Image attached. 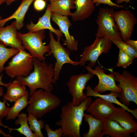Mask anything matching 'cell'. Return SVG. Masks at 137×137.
Returning <instances> with one entry per match:
<instances>
[{
  "label": "cell",
  "mask_w": 137,
  "mask_h": 137,
  "mask_svg": "<svg viewBox=\"0 0 137 137\" xmlns=\"http://www.w3.org/2000/svg\"><path fill=\"white\" fill-rule=\"evenodd\" d=\"M16 0H6V2L8 5H10L12 3Z\"/></svg>",
  "instance_id": "39"
},
{
  "label": "cell",
  "mask_w": 137,
  "mask_h": 137,
  "mask_svg": "<svg viewBox=\"0 0 137 137\" xmlns=\"http://www.w3.org/2000/svg\"><path fill=\"white\" fill-rule=\"evenodd\" d=\"M2 123L1 121H0V126H1V124ZM0 134L2 135L4 137H12V136H11L10 134H7L5 133L0 128Z\"/></svg>",
  "instance_id": "37"
},
{
  "label": "cell",
  "mask_w": 137,
  "mask_h": 137,
  "mask_svg": "<svg viewBox=\"0 0 137 137\" xmlns=\"http://www.w3.org/2000/svg\"><path fill=\"white\" fill-rule=\"evenodd\" d=\"M112 43L132 58L134 59L137 57V49L127 44L122 41L113 40Z\"/></svg>",
  "instance_id": "29"
},
{
  "label": "cell",
  "mask_w": 137,
  "mask_h": 137,
  "mask_svg": "<svg viewBox=\"0 0 137 137\" xmlns=\"http://www.w3.org/2000/svg\"><path fill=\"white\" fill-rule=\"evenodd\" d=\"M33 62L32 72L26 77H17L15 79L28 87L30 96L37 89L52 92L54 89L53 65L52 63L48 64L45 61H41L35 58H33Z\"/></svg>",
  "instance_id": "2"
},
{
  "label": "cell",
  "mask_w": 137,
  "mask_h": 137,
  "mask_svg": "<svg viewBox=\"0 0 137 137\" xmlns=\"http://www.w3.org/2000/svg\"><path fill=\"white\" fill-rule=\"evenodd\" d=\"M112 41L106 37H96L93 43L90 45L84 47L83 51L81 55V58L79 64L84 65L87 61L89 62L91 67L95 66L99 57L102 53H108L111 49Z\"/></svg>",
  "instance_id": "9"
},
{
  "label": "cell",
  "mask_w": 137,
  "mask_h": 137,
  "mask_svg": "<svg viewBox=\"0 0 137 137\" xmlns=\"http://www.w3.org/2000/svg\"><path fill=\"white\" fill-rule=\"evenodd\" d=\"M6 0H0V4L4 2H6Z\"/></svg>",
  "instance_id": "40"
},
{
  "label": "cell",
  "mask_w": 137,
  "mask_h": 137,
  "mask_svg": "<svg viewBox=\"0 0 137 137\" xmlns=\"http://www.w3.org/2000/svg\"><path fill=\"white\" fill-rule=\"evenodd\" d=\"M84 120L88 123L89 129L88 132L83 134V137H102V133L104 121L93 117L91 114L84 113Z\"/></svg>",
  "instance_id": "22"
},
{
  "label": "cell",
  "mask_w": 137,
  "mask_h": 137,
  "mask_svg": "<svg viewBox=\"0 0 137 137\" xmlns=\"http://www.w3.org/2000/svg\"><path fill=\"white\" fill-rule=\"evenodd\" d=\"M114 18L123 41L130 39L137 19L130 10L115 11Z\"/></svg>",
  "instance_id": "12"
},
{
  "label": "cell",
  "mask_w": 137,
  "mask_h": 137,
  "mask_svg": "<svg viewBox=\"0 0 137 137\" xmlns=\"http://www.w3.org/2000/svg\"><path fill=\"white\" fill-rule=\"evenodd\" d=\"M45 0V1H55V0Z\"/></svg>",
  "instance_id": "41"
},
{
  "label": "cell",
  "mask_w": 137,
  "mask_h": 137,
  "mask_svg": "<svg viewBox=\"0 0 137 137\" xmlns=\"http://www.w3.org/2000/svg\"><path fill=\"white\" fill-rule=\"evenodd\" d=\"M7 92L4 99L10 102H15L23 95L28 94L26 86L21 84L17 80H14L6 88Z\"/></svg>",
  "instance_id": "23"
},
{
  "label": "cell",
  "mask_w": 137,
  "mask_h": 137,
  "mask_svg": "<svg viewBox=\"0 0 137 137\" xmlns=\"http://www.w3.org/2000/svg\"><path fill=\"white\" fill-rule=\"evenodd\" d=\"M33 67V57L25 50H20L12 58L8 65L4 67L6 74L13 78L18 76L25 77Z\"/></svg>",
  "instance_id": "8"
},
{
  "label": "cell",
  "mask_w": 137,
  "mask_h": 137,
  "mask_svg": "<svg viewBox=\"0 0 137 137\" xmlns=\"http://www.w3.org/2000/svg\"><path fill=\"white\" fill-rule=\"evenodd\" d=\"M46 5V1L44 0H35L34 2V8L37 11L43 10L45 8Z\"/></svg>",
  "instance_id": "34"
},
{
  "label": "cell",
  "mask_w": 137,
  "mask_h": 137,
  "mask_svg": "<svg viewBox=\"0 0 137 137\" xmlns=\"http://www.w3.org/2000/svg\"><path fill=\"white\" fill-rule=\"evenodd\" d=\"M115 106L113 103L99 97L91 102L86 110L95 118L104 121L109 118Z\"/></svg>",
  "instance_id": "15"
},
{
  "label": "cell",
  "mask_w": 137,
  "mask_h": 137,
  "mask_svg": "<svg viewBox=\"0 0 137 137\" xmlns=\"http://www.w3.org/2000/svg\"><path fill=\"white\" fill-rule=\"evenodd\" d=\"M51 18L52 20L58 26L60 30L65 36V40H63V45H66L70 50L77 51L78 41L75 40L73 36L70 34L69 28L72 24L68 16L52 13Z\"/></svg>",
  "instance_id": "14"
},
{
  "label": "cell",
  "mask_w": 137,
  "mask_h": 137,
  "mask_svg": "<svg viewBox=\"0 0 137 137\" xmlns=\"http://www.w3.org/2000/svg\"><path fill=\"white\" fill-rule=\"evenodd\" d=\"M30 96L27 111L37 118H41L47 113L56 109L61 102L58 97L42 89L36 90Z\"/></svg>",
  "instance_id": "3"
},
{
  "label": "cell",
  "mask_w": 137,
  "mask_h": 137,
  "mask_svg": "<svg viewBox=\"0 0 137 137\" xmlns=\"http://www.w3.org/2000/svg\"><path fill=\"white\" fill-rule=\"evenodd\" d=\"M29 95L26 94L14 102V105L10 108L6 116L7 120H14L21 111L28 105Z\"/></svg>",
  "instance_id": "26"
},
{
  "label": "cell",
  "mask_w": 137,
  "mask_h": 137,
  "mask_svg": "<svg viewBox=\"0 0 137 137\" xmlns=\"http://www.w3.org/2000/svg\"><path fill=\"white\" fill-rule=\"evenodd\" d=\"M18 118L15 121V125H20V127L17 128H9L3 124L2 126L8 128L10 134L13 130L18 131L21 134H22L26 137H37L36 135L33 133L30 129L28 123L27 115L24 113H20L18 116Z\"/></svg>",
  "instance_id": "25"
},
{
  "label": "cell",
  "mask_w": 137,
  "mask_h": 137,
  "mask_svg": "<svg viewBox=\"0 0 137 137\" xmlns=\"http://www.w3.org/2000/svg\"><path fill=\"white\" fill-rule=\"evenodd\" d=\"M74 4L76 10L70 15L74 21L88 18L95 9L92 0H75Z\"/></svg>",
  "instance_id": "18"
},
{
  "label": "cell",
  "mask_w": 137,
  "mask_h": 137,
  "mask_svg": "<svg viewBox=\"0 0 137 137\" xmlns=\"http://www.w3.org/2000/svg\"><path fill=\"white\" fill-rule=\"evenodd\" d=\"M4 95L3 88L2 86H0V97ZM4 99L3 102L1 101L0 100V121H2L3 118L6 116L10 108L6 106V100Z\"/></svg>",
  "instance_id": "31"
},
{
  "label": "cell",
  "mask_w": 137,
  "mask_h": 137,
  "mask_svg": "<svg viewBox=\"0 0 137 137\" xmlns=\"http://www.w3.org/2000/svg\"><path fill=\"white\" fill-rule=\"evenodd\" d=\"M85 68L98 77L99 81L98 84L93 89L98 93H102L107 91H113L120 93L122 90L116 84L115 75L112 70H111L109 74L105 73V70L100 65L95 67L93 69L89 65Z\"/></svg>",
  "instance_id": "11"
},
{
  "label": "cell",
  "mask_w": 137,
  "mask_h": 137,
  "mask_svg": "<svg viewBox=\"0 0 137 137\" xmlns=\"http://www.w3.org/2000/svg\"><path fill=\"white\" fill-rule=\"evenodd\" d=\"M52 13L48 5L44 14L39 18L37 23L34 24L32 21H31L30 24L26 25V27L29 32H35L47 29L54 33L57 38H61L63 36V34L60 30L54 28L51 25L50 20Z\"/></svg>",
  "instance_id": "17"
},
{
  "label": "cell",
  "mask_w": 137,
  "mask_h": 137,
  "mask_svg": "<svg viewBox=\"0 0 137 137\" xmlns=\"http://www.w3.org/2000/svg\"><path fill=\"white\" fill-rule=\"evenodd\" d=\"M75 0H56L48 4L52 13L67 16H70L71 10L75 8Z\"/></svg>",
  "instance_id": "24"
},
{
  "label": "cell",
  "mask_w": 137,
  "mask_h": 137,
  "mask_svg": "<svg viewBox=\"0 0 137 137\" xmlns=\"http://www.w3.org/2000/svg\"><path fill=\"white\" fill-rule=\"evenodd\" d=\"M85 89L86 90L85 94L87 97H98L111 103L116 104L125 109L129 112L131 113L135 118L137 119V108L134 110L131 109L119 101L117 97H118L119 93L111 91L110 93L108 94H102L93 91L92 87L89 85L85 87Z\"/></svg>",
  "instance_id": "19"
},
{
  "label": "cell",
  "mask_w": 137,
  "mask_h": 137,
  "mask_svg": "<svg viewBox=\"0 0 137 137\" xmlns=\"http://www.w3.org/2000/svg\"><path fill=\"white\" fill-rule=\"evenodd\" d=\"M2 17H1V15H0V20H1V19H2Z\"/></svg>",
  "instance_id": "42"
},
{
  "label": "cell",
  "mask_w": 137,
  "mask_h": 137,
  "mask_svg": "<svg viewBox=\"0 0 137 137\" xmlns=\"http://www.w3.org/2000/svg\"><path fill=\"white\" fill-rule=\"evenodd\" d=\"M102 134L111 137H131L130 133L116 122L110 119L104 121Z\"/></svg>",
  "instance_id": "21"
},
{
  "label": "cell",
  "mask_w": 137,
  "mask_h": 137,
  "mask_svg": "<svg viewBox=\"0 0 137 137\" xmlns=\"http://www.w3.org/2000/svg\"><path fill=\"white\" fill-rule=\"evenodd\" d=\"M94 75L88 71L86 74L81 73L70 77L67 83L68 91L72 97V102L74 106H78L87 97L83 92L88 82L91 79Z\"/></svg>",
  "instance_id": "10"
},
{
  "label": "cell",
  "mask_w": 137,
  "mask_h": 137,
  "mask_svg": "<svg viewBox=\"0 0 137 137\" xmlns=\"http://www.w3.org/2000/svg\"><path fill=\"white\" fill-rule=\"evenodd\" d=\"M44 128L48 137H61L63 136V132L62 128L60 127L54 130H52L49 125L46 124L45 125Z\"/></svg>",
  "instance_id": "32"
},
{
  "label": "cell",
  "mask_w": 137,
  "mask_h": 137,
  "mask_svg": "<svg viewBox=\"0 0 137 137\" xmlns=\"http://www.w3.org/2000/svg\"><path fill=\"white\" fill-rule=\"evenodd\" d=\"M3 76V75L2 73L0 75V85L4 86L7 88L10 84L11 82V81L8 83H4L2 81V79Z\"/></svg>",
  "instance_id": "36"
},
{
  "label": "cell",
  "mask_w": 137,
  "mask_h": 137,
  "mask_svg": "<svg viewBox=\"0 0 137 137\" xmlns=\"http://www.w3.org/2000/svg\"><path fill=\"white\" fill-rule=\"evenodd\" d=\"M28 122L30 129L33 131L37 137H44L42 129L44 127V122L41 119L38 120L37 118L31 113H28Z\"/></svg>",
  "instance_id": "27"
},
{
  "label": "cell",
  "mask_w": 137,
  "mask_h": 137,
  "mask_svg": "<svg viewBox=\"0 0 137 137\" xmlns=\"http://www.w3.org/2000/svg\"><path fill=\"white\" fill-rule=\"evenodd\" d=\"M115 11L108 7L100 8L96 19L98 25L96 37H106L111 41H123L114 20Z\"/></svg>",
  "instance_id": "4"
},
{
  "label": "cell",
  "mask_w": 137,
  "mask_h": 137,
  "mask_svg": "<svg viewBox=\"0 0 137 137\" xmlns=\"http://www.w3.org/2000/svg\"><path fill=\"white\" fill-rule=\"evenodd\" d=\"M34 0H23L15 11L11 16L0 20V27H2L6 23L12 19H15L17 30L21 29L24 25L26 13L29 6Z\"/></svg>",
  "instance_id": "20"
},
{
  "label": "cell",
  "mask_w": 137,
  "mask_h": 137,
  "mask_svg": "<svg viewBox=\"0 0 137 137\" xmlns=\"http://www.w3.org/2000/svg\"><path fill=\"white\" fill-rule=\"evenodd\" d=\"M119 49L118 61L116 66H122L125 68L131 64L134 59L127 54L122 50Z\"/></svg>",
  "instance_id": "30"
},
{
  "label": "cell",
  "mask_w": 137,
  "mask_h": 137,
  "mask_svg": "<svg viewBox=\"0 0 137 137\" xmlns=\"http://www.w3.org/2000/svg\"><path fill=\"white\" fill-rule=\"evenodd\" d=\"M109 119L116 122L130 134L134 133L137 136V123L133 117L123 108L115 106Z\"/></svg>",
  "instance_id": "16"
},
{
  "label": "cell",
  "mask_w": 137,
  "mask_h": 137,
  "mask_svg": "<svg viewBox=\"0 0 137 137\" xmlns=\"http://www.w3.org/2000/svg\"><path fill=\"white\" fill-rule=\"evenodd\" d=\"M52 33L49 31L50 41L48 45L50 52L46 56H49L52 54L56 60L54 68L53 81L54 84L59 79L60 71L64 64L68 63L76 66L79 64V62L71 59L69 57L71 52L61 45L60 38H57V40H56Z\"/></svg>",
  "instance_id": "7"
},
{
  "label": "cell",
  "mask_w": 137,
  "mask_h": 137,
  "mask_svg": "<svg viewBox=\"0 0 137 137\" xmlns=\"http://www.w3.org/2000/svg\"><path fill=\"white\" fill-rule=\"evenodd\" d=\"M18 34L25 49L29 51L33 58L41 61H45L44 55L49 53L50 50L49 46L45 45L43 42L45 37L44 30L25 33L19 32Z\"/></svg>",
  "instance_id": "6"
},
{
  "label": "cell",
  "mask_w": 137,
  "mask_h": 137,
  "mask_svg": "<svg viewBox=\"0 0 137 137\" xmlns=\"http://www.w3.org/2000/svg\"><path fill=\"white\" fill-rule=\"evenodd\" d=\"M93 4H95L96 6H98L101 4L108 5L114 8H124L125 5H120L113 2L111 0H92Z\"/></svg>",
  "instance_id": "33"
},
{
  "label": "cell",
  "mask_w": 137,
  "mask_h": 137,
  "mask_svg": "<svg viewBox=\"0 0 137 137\" xmlns=\"http://www.w3.org/2000/svg\"><path fill=\"white\" fill-rule=\"evenodd\" d=\"M17 30L15 21L5 27H0V44L24 51L25 49Z\"/></svg>",
  "instance_id": "13"
},
{
  "label": "cell",
  "mask_w": 137,
  "mask_h": 137,
  "mask_svg": "<svg viewBox=\"0 0 137 137\" xmlns=\"http://www.w3.org/2000/svg\"><path fill=\"white\" fill-rule=\"evenodd\" d=\"M19 50L11 47L7 48L0 44V75L4 70V65L8 60L18 54Z\"/></svg>",
  "instance_id": "28"
},
{
  "label": "cell",
  "mask_w": 137,
  "mask_h": 137,
  "mask_svg": "<svg viewBox=\"0 0 137 137\" xmlns=\"http://www.w3.org/2000/svg\"><path fill=\"white\" fill-rule=\"evenodd\" d=\"M92 102L90 97L78 106L69 102L61 109L60 119L55 124L62 128L63 137H80V128L84 111Z\"/></svg>",
  "instance_id": "1"
},
{
  "label": "cell",
  "mask_w": 137,
  "mask_h": 137,
  "mask_svg": "<svg viewBox=\"0 0 137 137\" xmlns=\"http://www.w3.org/2000/svg\"><path fill=\"white\" fill-rule=\"evenodd\" d=\"M125 43L128 44L137 49V41L129 39L125 41Z\"/></svg>",
  "instance_id": "35"
},
{
  "label": "cell",
  "mask_w": 137,
  "mask_h": 137,
  "mask_svg": "<svg viewBox=\"0 0 137 137\" xmlns=\"http://www.w3.org/2000/svg\"><path fill=\"white\" fill-rule=\"evenodd\" d=\"M115 81L119 82L117 86L122 90L119 93V101L128 107L130 102L137 105V78L129 71L124 70L121 73L113 72Z\"/></svg>",
  "instance_id": "5"
},
{
  "label": "cell",
  "mask_w": 137,
  "mask_h": 137,
  "mask_svg": "<svg viewBox=\"0 0 137 137\" xmlns=\"http://www.w3.org/2000/svg\"><path fill=\"white\" fill-rule=\"evenodd\" d=\"M130 0H116L115 2L116 3V4L118 5L120 4L125 2V3H128L129 2H130Z\"/></svg>",
  "instance_id": "38"
}]
</instances>
